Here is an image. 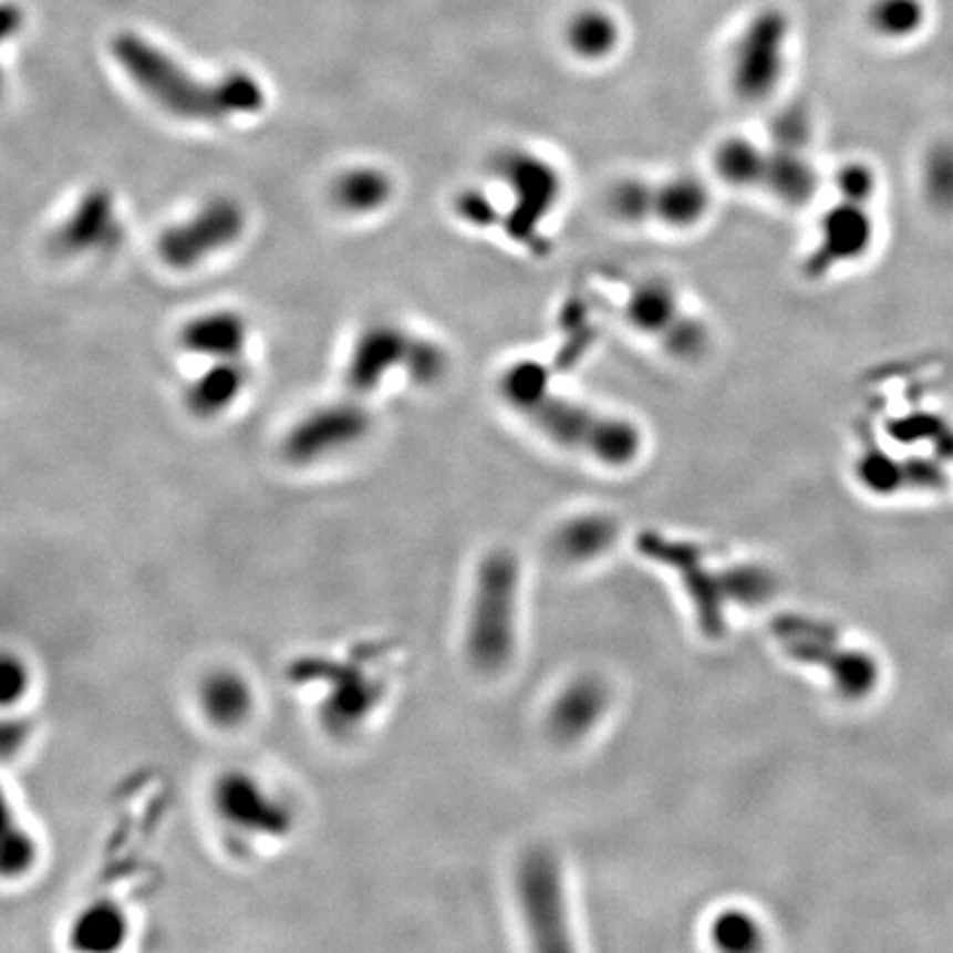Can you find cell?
<instances>
[{"mask_svg":"<svg viewBox=\"0 0 953 953\" xmlns=\"http://www.w3.org/2000/svg\"><path fill=\"white\" fill-rule=\"evenodd\" d=\"M499 391L528 426L568 453L610 468H625L642 453L644 437L635 422L563 391L537 360L512 362Z\"/></svg>","mask_w":953,"mask_h":953,"instance_id":"cell-1","label":"cell"},{"mask_svg":"<svg viewBox=\"0 0 953 953\" xmlns=\"http://www.w3.org/2000/svg\"><path fill=\"white\" fill-rule=\"evenodd\" d=\"M111 51L139 91L182 120L217 122L235 115H250L261 111L266 102L263 86L250 73L235 71L215 82L199 80L164 49L133 31L117 33L111 42Z\"/></svg>","mask_w":953,"mask_h":953,"instance_id":"cell-2","label":"cell"},{"mask_svg":"<svg viewBox=\"0 0 953 953\" xmlns=\"http://www.w3.org/2000/svg\"><path fill=\"white\" fill-rule=\"evenodd\" d=\"M713 170L724 184L762 193L788 208L810 204L821 186V175L797 137L768 144L746 135L726 137L713 153Z\"/></svg>","mask_w":953,"mask_h":953,"instance_id":"cell-3","label":"cell"},{"mask_svg":"<svg viewBox=\"0 0 953 953\" xmlns=\"http://www.w3.org/2000/svg\"><path fill=\"white\" fill-rule=\"evenodd\" d=\"M519 561L508 550L488 552L475 574L468 623L466 655L481 673L501 671L517 640Z\"/></svg>","mask_w":953,"mask_h":953,"instance_id":"cell-4","label":"cell"},{"mask_svg":"<svg viewBox=\"0 0 953 953\" xmlns=\"http://www.w3.org/2000/svg\"><path fill=\"white\" fill-rule=\"evenodd\" d=\"M605 206L628 226L688 232L708 219L713 190L691 173L634 175L621 177L608 188Z\"/></svg>","mask_w":953,"mask_h":953,"instance_id":"cell-5","label":"cell"},{"mask_svg":"<svg viewBox=\"0 0 953 953\" xmlns=\"http://www.w3.org/2000/svg\"><path fill=\"white\" fill-rule=\"evenodd\" d=\"M770 634L788 657L823 669L835 688L848 700L870 695L879 682L874 657L861 649L846 646L828 623L801 614H779L770 623Z\"/></svg>","mask_w":953,"mask_h":953,"instance_id":"cell-6","label":"cell"},{"mask_svg":"<svg viewBox=\"0 0 953 953\" xmlns=\"http://www.w3.org/2000/svg\"><path fill=\"white\" fill-rule=\"evenodd\" d=\"M790 18L779 7L753 13L731 49L728 84L737 100L759 104L770 100L786 77Z\"/></svg>","mask_w":953,"mask_h":953,"instance_id":"cell-7","label":"cell"},{"mask_svg":"<svg viewBox=\"0 0 953 953\" xmlns=\"http://www.w3.org/2000/svg\"><path fill=\"white\" fill-rule=\"evenodd\" d=\"M215 819L235 837L281 841L294 830V812L261 777L246 768L221 770L210 786Z\"/></svg>","mask_w":953,"mask_h":953,"instance_id":"cell-8","label":"cell"},{"mask_svg":"<svg viewBox=\"0 0 953 953\" xmlns=\"http://www.w3.org/2000/svg\"><path fill=\"white\" fill-rule=\"evenodd\" d=\"M625 320L642 338L677 360H695L708 346L706 322L688 310L677 288L664 279H640L625 297Z\"/></svg>","mask_w":953,"mask_h":953,"instance_id":"cell-9","label":"cell"},{"mask_svg":"<svg viewBox=\"0 0 953 953\" xmlns=\"http://www.w3.org/2000/svg\"><path fill=\"white\" fill-rule=\"evenodd\" d=\"M497 168L512 195L506 230L515 241L532 248L541 239V224L563 199V175L550 159L530 151H508Z\"/></svg>","mask_w":953,"mask_h":953,"instance_id":"cell-10","label":"cell"},{"mask_svg":"<svg viewBox=\"0 0 953 953\" xmlns=\"http://www.w3.org/2000/svg\"><path fill=\"white\" fill-rule=\"evenodd\" d=\"M521 914L537 952H572L563 883L557 859L546 850L528 852L517 872Z\"/></svg>","mask_w":953,"mask_h":953,"instance_id":"cell-11","label":"cell"},{"mask_svg":"<svg viewBox=\"0 0 953 953\" xmlns=\"http://www.w3.org/2000/svg\"><path fill=\"white\" fill-rule=\"evenodd\" d=\"M635 546L640 555H644L655 563H662L664 568L677 574L682 588L686 590L693 603L695 619L702 634L708 638H719L724 634L726 630L724 610L728 603H733L731 570L724 574L711 572L704 566L700 550L680 541H669L655 532H642Z\"/></svg>","mask_w":953,"mask_h":953,"instance_id":"cell-12","label":"cell"},{"mask_svg":"<svg viewBox=\"0 0 953 953\" xmlns=\"http://www.w3.org/2000/svg\"><path fill=\"white\" fill-rule=\"evenodd\" d=\"M870 206V199L839 193V199L823 213L815 246L804 263L810 279H823L870 252L877 235Z\"/></svg>","mask_w":953,"mask_h":953,"instance_id":"cell-13","label":"cell"},{"mask_svg":"<svg viewBox=\"0 0 953 953\" xmlns=\"http://www.w3.org/2000/svg\"><path fill=\"white\" fill-rule=\"evenodd\" d=\"M246 228V215L232 199L206 204L188 221L170 228L159 239V255L170 268H193L206 257L232 246Z\"/></svg>","mask_w":953,"mask_h":953,"instance_id":"cell-14","label":"cell"},{"mask_svg":"<svg viewBox=\"0 0 953 953\" xmlns=\"http://www.w3.org/2000/svg\"><path fill=\"white\" fill-rule=\"evenodd\" d=\"M369 431V413L358 404H331L299 422L283 442L288 462L310 466L360 442Z\"/></svg>","mask_w":953,"mask_h":953,"instance_id":"cell-15","label":"cell"},{"mask_svg":"<svg viewBox=\"0 0 953 953\" xmlns=\"http://www.w3.org/2000/svg\"><path fill=\"white\" fill-rule=\"evenodd\" d=\"M318 675L327 684L320 700L322 728L333 737H344L358 731L382 697V684L360 666L346 662H329Z\"/></svg>","mask_w":953,"mask_h":953,"instance_id":"cell-16","label":"cell"},{"mask_svg":"<svg viewBox=\"0 0 953 953\" xmlns=\"http://www.w3.org/2000/svg\"><path fill=\"white\" fill-rule=\"evenodd\" d=\"M195 702L210 728L235 733L252 719L257 711V691L244 671L235 666H213L199 677Z\"/></svg>","mask_w":953,"mask_h":953,"instance_id":"cell-17","label":"cell"},{"mask_svg":"<svg viewBox=\"0 0 953 953\" xmlns=\"http://www.w3.org/2000/svg\"><path fill=\"white\" fill-rule=\"evenodd\" d=\"M413 335L391 324H375L366 329L349 358L346 384L355 393H371L377 389L382 377L397 364H408L415 346Z\"/></svg>","mask_w":953,"mask_h":953,"instance_id":"cell-18","label":"cell"},{"mask_svg":"<svg viewBox=\"0 0 953 953\" xmlns=\"http://www.w3.org/2000/svg\"><path fill=\"white\" fill-rule=\"evenodd\" d=\"M608 706V688L594 677H579L555 702L550 713V733L559 742H577L588 735Z\"/></svg>","mask_w":953,"mask_h":953,"instance_id":"cell-19","label":"cell"},{"mask_svg":"<svg viewBox=\"0 0 953 953\" xmlns=\"http://www.w3.org/2000/svg\"><path fill=\"white\" fill-rule=\"evenodd\" d=\"M566 44L579 60L603 62L621 46V24L610 11L586 7L570 18Z\"/></svg>","mask_w":953,"mask_h":953,"instance_id":"cell-20","label":"cell"},{"mask_svg":"<svg viewBox=\"0 0 953 953\" xmlns=\"http://www.w3.org/2000/svg\"><path fill=\"white\" fill-rule=\"evenodd\" d=\"M248 340L246 322L237 314L217 312L195 318L184 329V344L201 355L239 358Z\"/></svg>","mask_w":953,"mask_h":953,"instance_id":"cell-21","label":"cell"},{"mask_svg":"<svg viewBox=\"0 0 953 953\" xmlns=\"http://www.w3.org/2000/svg\"><path fill=\"white\" fill-rule=\"evenodd\" d=\"M71 943L82 952H113L126 941V916L108 901L86 905L71 925Z\"/></svg>","mask_w":953,"mask_h":953,"instance_id":"cell-22","label":"cell"},{"mask_svg":"<svg viewBox=\"0 0 953 953\" xmlns=\"http://www.w3.org/2000/svg\"><path fill=\"white\" fill-rule=\"evenodd\" d=\"M113 232L115 213L111 197L104 193H91L60 230V244L66 250H91L108 241Z\"/></svg>","mask_w":953,"mask_h":953,"instance_id":"cell-23","label":"cell"},{"mask_svg":"<svg viewBox=\"0 0 953 953\" xmlns=\"http://www.w3.org/2000/svg\"><path fill=\"white\" fill-rule=\"evenodd\" d=\"M246 380H248L246 366L237 358H230L219 366L210 369L193 384L188 393V404L201 417L217 415L237 400Z\"/></svg>","mask_w":953,"mask_h":953,"instance_id":"cell-24","label":"cell"},{"mask_svg":"<svg viewBox=\"0 0 953 953\" xmlns=\"http://www.w3.org/2000/svg\"><path fill=\"white\" fill-rule=\"evenodd\" d=\"M861 481L877 493H894L905 486H941L943 475L936 468H923L921 464H897L888 455H868L859 464Z\"/></svg>","mask_w":953,"mask_h":953,"instance_id":"cell-25","label":"cell"},{"mask_svg":"<svg viewBox=\"0 0 953 953\" xmlns=\"http://www.w3.org/2000/svg\"><path fill=\"white\" fill-rule=\"evenodd\" d=\"M617 537V526L608 517H579L566 524L555 537V550L563 559L586 561L605 552Z\"/></svg>","mask_w":953,"mask_h":953,"instance_id":"cell-26","label":"cell"},{"mask_svg":"<svg viewBox=\"0 0 953 953\" xmlns=\"http://www.w3.org/2000/svg\"><path fill=\"white\" fill-rule=\"evenodd\" d=\"M333 195L344 210L369 213L391 197V179L375 168H355L335 182Z\"/></svg>","mask_w":953,"mask_h":953,"instance_id":"cell-27","label":"cell"},{"mask_svg":"<svg viewBox=\"0 0 953 953\" xmlns=\"http://www.w3.org/2000/svg\"><path fill=\"white\" fill-rule=\"evenodd\" d=\"M923 0H874L868 9L870 27L888 40H903L919 33L925 24Z\"/></svg>","mask_w":953,"mask_h":953,"instance_id":"cell-28","label":"cell"},{"mask_svg":"<svg viewBox=\"0 0 953 953\" xmlns=\"http://www.w3.org/2000/svg\"><path fill=\"white\" fill-rule=\"evenodd\" d=\"M38 859V843L29 828L18 823L9 808L4 806V821H2V879L13 881L27 877Z\"/></svg>","mask_w":953,"mask_h":953,"instance_id":"cell-29","label":"cell"},{"mask_svg":"<svg viewBox=\"0 0 953 953\" xmlns=\"http://www.w3.org/2000/svg\"><path fill=\"white\" fill-rule=\"evenodd\" d=\"M923 184L928 199L941 208L952 210L953 208V146L943 144L936 146L925 162L923 170Z\"/></svg>","mask_w":953,"mask_h":953,"instance_id":"cell-30","label":"cell"},{"mask_svg":"<svg viewBox=\"0 0 953 953\" xmlns=\"http://www.w3.org/2000/svg\"><path fill=\"white\" fill-rule=\"evenodd\" d=\"M713 939L717 947L728 952L757 950L762 945V934L757 923L742 912H726L713 925Z\"/></svg>","mask_w":953,"mask_h":953,"instance_id":"cell-31","label":"cell"},{"mask_svg":"<svg viewBox=\"0 0 953 953\" xmlns=\"http://www.w3.org/2000/svg\"><path fill=\"white\" fill-rule=\"evenodd\" d=\"M31 688V671L27 662L7 651L2 655L0 664V702L4 708H11L13 704H20Z\"/></svg>","mask_w":953,"mask_h":953,"instance_id":"cell-32","label":"cell"}]
</instances>
